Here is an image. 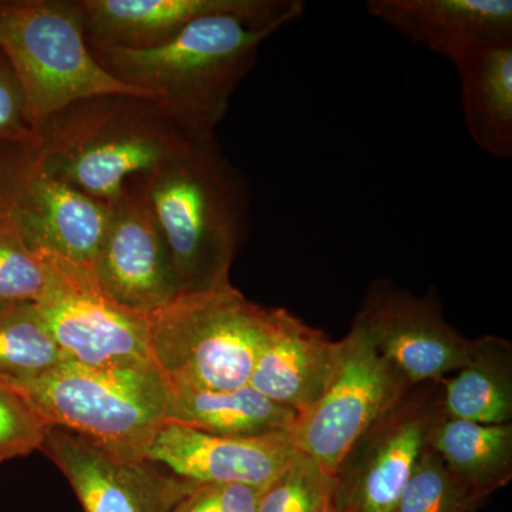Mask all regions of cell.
<instances>
[{
    "label": "cell",
    "mask_w": 512,
    "mask_h": 512,
    "mask_svg": "<svg viewBox=\"0 0 512 512\" xmlns=\"http://www.w3.org/2000/svg\"><path fill=\"white\" fill-rule=\"evenodd\" d=\"M289 23L217 13L195 20L165 45L92 52L114 79L150 94L185 133L210 138L227 116L239 84L254 69L262 43Z\"/></svg>",
    "instance_id": "6da1fadb"
},
{
    "label": "cell",
    "mask_w": 512,
    "mask_h": 512,
    "mask_svg": "<svg viewBox=\"0 0 512 512\" xmlns=\"http://www.w3.org/2000/svg\"><path fill=\"white\" fill-rule=\"evenodd\" d=\"M195 140L153 100L104 94L60 110L25 147L46 173L113 205L128 185L180 156Z\"/></svg>",
    "instance_id": "7a4b0ae2"
},
{
    "label": "cell",
    "mask_w": 512,
    "mask_h": 512,
    "mask_svg": "<svg viewBox=\"0 0 512 512\" xmlns=\"http://www.w3.org/2000/svg\"><path fill=\"white\" fill-rule=\"evenodd\" d=\"M134 183L158 222L183 293L231 282L251 215L247 178L217 138H198L180 156Z\"/></svg>",
    "instance_id": "3957f363"
},
{
    "label": "cell",
    "mask_w": 512,
    "mask_h": 512,
    "mask_svg": "<svg viewBox=\"0 0 512 512\" xmlns=\"http://www.w3.org/2000/svg\"><path fill=\"white\" fill-rule=\"evenodd\" d=\"M3 380L50 426L121 456L144 457L168 421L171 389L157 365L90 367L67 360L35 379Z\"/></svg>",
    "instance_id": "277c9868"
},
{
    "label": "cell",
    "mask_w": 512,
    "mask_h": 512,
    "mask_svg": "<svg viewBox=\"0 0 512 512\" xmlns=\"http://www.w3.org/2000/svg\"><path fill=\"white\" fill-rule=\"evenodd\" d=\"M274 312L248 299L231 282L181 293L148 316L154 363L173 387L247 386Z\"/></svg>",
    "instance_id": "5b68a950"
},
{
    "label": "cell",
    "mask_w": 512,
    "mask_h": 512,
    "mask_svg": "<svg viewBox=\"0 0 512 512\" xmlns=\"http://www.w3.org/2000/svg\"><path fill=\"white\" fill-rule=\"evenodd\" d=\"M0 52L22 87L33 133L76 101L131 94L94 57L80 0H0Z\"/></svg>",
    "instance_id": "8992f818"
},
{
    "label": "cell",
    "mask_w": 512,
    "mask_h": 512,
    "mask_svg": "<svg viewBox=\"0 0 512 512\" xmlns=\"http://www.w3.org/2000/svg\"><path fill=\"white\" fill-rule=\"evenodd\" d=\"M444 417L440 380L410 387L340 461L332 474L333 511L394 512Z\"/></svg>",
    "instance_id": "52a82bcc"
},
{
    "label": "cell",
    "mask_w": 512,
    "mask_h": 512,
    "mask_svg": "<svg viewBox=\"0 0 512 512\" xmlns=\"http://www.w3.org/2000/svg\"><path fill=\"white\" fill-rule=\"evenodd\" d=\"M37 252L49 281L35 306L67 360L90 367L156 365L148 316L114 302L90 269L53 252Z\"/></svg>",
    "instance_id": "ba28073f"
},
{
    "label": "cell",
    "mask_w": 512,
    "mask_h": 512,
    "mask_svg": "<svg viewBox=\"0 0 512 512\" xmlns=\"http://www.w3.org/2000/svg\"><path fill=\"white\" fill-rule=\"evenodd\" d=\"M410 387L363 330L352 325L340 340L335 373L318 399L299 414L288 441L333 474L356 440Z\"/></svg>",
    "instance_id": "9c48e42d"
},
{
    "label": "cell",
    "mask_w": 512,
    "mask_h": 512,
    "mask_svg": "<svg viewBox=\"0 0 512 512\" xmlns=\"http://www.w3.org/2000/svg\"><path fill=\"white\" fill-rule=\"evenodd\" d=\"M0 151V215L35 251H49L92 271L110 205L46 173L25 146Z\"/></svg>",
    "instance_id": "30bf717a"
},
{
    "label": "cell",
    "mask_w": 512,
    "mask_h": 512,
    "mask_svg": "<svg viewBox=\"0 0 512 512\" xmlns=\"http://www.w3.org/2000/svg\"><path fill=\"white\" fill-rule=\"evenodd\" d=\"M353 325L412 386L439 382L470 355L471 340L447 322L436 298L384 279L369 289Z\"/></svg>",
    "instance_id": "8fae6325"
},
{
    "label": "cell",
    "mask_w": 512,
    "mask_h": 512,
    "mask_svg": "<svg viewBox=\"0 0 512 512\" xmlns=\"http://www.w3.org/2000/svg\"><path fill=\"white\" fill-rule=\"evenodd\" d=\"M92 272L128 311L151 316L183 293L156 217L137 183L110 205Z\"/></svg>",
    "instance_id": "7c38bea8"
},
{
    "label": "cell",
    "mask_w": 512,
    "mask_h": 512,
    "mask_svg": "<svg viewBox=\"0 0 512 512\" xmlns=\"http://www.w3.org/2000/svg\"><path fill=\"white\" fill-rule=\"evenodd\" d=\"M84 512H173L198 484L144 457H128L50 426L42 447Z\"/></svg>",
    "instance_id": "4fadbf2b"
},
{
    "label": "cell",
    "mask_w": 512,
    "mask_h": 512,
    "mask_svg": "<svg viewBox=\"0 0 512 512\" xmlns=\"http://www.w3.org/2000/svg\"><path fill=\"white\" fill-rule=\"evenodd\" d=\"M90 49H151L165 45L204 16L241 13L295 22L301 0H80Z\"/></svg>",
    "instance_id": "5bb4252c"
},
{
    "label": "cell",
    "mask_w": 512,
    "mask_h": 512,
    "mask_svg": "<svg viewBox=\"0 0 512 512\" xmlns=\"http://www.w3.org/2000/svg\"><path fill=\"white\" fill-rule=\"evenodd\" d=\"M298 451L286 439L214 436L167 421L144 458L195 484L265 488Z\"/></svg>",
    "instance_id": "9a60e30c"
},
{
    "label": "cell",
    "mask_w": 512,
    "mask_h": 512,
    "mask_svg": "<svg viewBox=\"0 0 512 512\" xmlns=\"http://www.w3.org/2000/svg\"><path fill=\"white\" fill-rule=\"evenodd\" d=\"M366 9L453 64L478 47L512 43L511 0H370Z\"/></svg>",
    "instance_id": "2e32d148"
},
{
    "label": "cell",
    "mask_w": 512,
    "mask_h": 512,
    "mask_svg": "<svg viewBox=\"0 0 512 512\" xmlns=\"http://www.w3.org/2000/svg\"><path fill=\"white\" fill-rule=\"evenodd\" d=\"M339 356L340 340L333 342L293 313L275 308L249 386L301 414L325 390Z\"/></svg>",
    "instance_id": "e0dca14e"
},
{
    "label": "cell",
    "mask_w": 512,
    "mask_h": 512,
    "mask_svg": "<svg viewBox=\"0 0 512 512\" xmlns=\"http://www.w3.org/2000/svg\"><path fill=\"white\" fill-rule=\"evenodd\" d=\"M170 389L168 421L214 436L288 440L299 416L249 384L232 390Z\"/></svg>",
    "instance_id": "ac0fdd59"
},
{
    "label": "cell",
    "mask_w": 512,
    "mask_h": 512,
    "mask_svg": "<svg viewBox=\"0 0 512 512\" xmlns=\"http://www.w3.org/2000/svg\"><path fill=\"white\" fill-rule=\"evenodd\" d=\"M464 120L481 150L512 157V43L478 47L454 63Z\"/></svg>",
    "instance_id": "d6986e66"
},
{
    "label": "cell",
    "mask_w": 512,
    "mask_h": 512,
    "mask_svg": "<svg viewBox=\"0 0 512 512\" xmlns=\"http://www.w3.org/2000/svg\"><path fill=\"white\" fill-rule=\"evenodd\" d=\"M450 419L508 424L512 419V348L497 336L471 340L466 365L440 380Z\"/></svg>",
    "instance_id": "ffe728a7"
},
{
    "label": "cell",
    "mask_w": 512,
    "mask_h": 512,
    "mask_svg": "<svg viewBox=\"0 0 512 512\" xmlns=\"http://www.w3.org/2000/svg\"><path fill=\"white\" fill-rule=\"evenodd\" d=\"M429 447L447 470L480 498L510 483L512 426L443 420L434 427Z\"/></svg>",
    "instance_id": "44dd1931"
},
{
    "label": "cell",
    "mask_w": 512,
    "mask_h": 512,
    "mask_svg": "<svg viewBox=\"0 0 512 512\" xmlns=\"http://www.w3.org/2000/svg\"><path fill=\"white\" fill-rule=\"evenodd\" d=\"M67 362L35 303L0 308V377L35 379Z\"/></svg>",
    "instance_id": "7402d4cb"
},
{
    "label": "cell",
    "mask_w": 512,
    "mask_h": 512,
    "mask_svg": "<svg viewBox=\"0 0 512 512\" xmlns=\"http://www.w3.org/2000/svg\"><path fill=\"white\" fill-rule=\"evenodd\" d=\"M256 512H335L332 474L298 451L266 485Z\"/></svg>",
    "instance_id": "603a6c76"
},
{
    "label": "cell",
    "mask_w": 512,
    "mask_h": 512,
    "mask_svg": "<svg viewBox=\"0 0 512 512\" xmlns=\"http://www.w3.org/2000/svg\"><path fill=\"white\" fill-rule=\"evenodd\" d=\"M483 501L431 448L424 451L394 512H470Z\"/></svg>",
    "instance_id": "cb8c5ba5"
},
{
    "label": "cell",
    "mask_w": 512,
    "mask_h": 512,
    "mask_svg": "<svg viewBox=\"0 0 512 512\" xmlns=\"http://www.w3.org/2000/svg\"><path fill=\"white\" fill-rule=\"evenodd\" d=\"M47 268L13 222L0 215V308L36 303L46 291Z\"/></svg>",
    "instance_id": "d4e9b609"
},
{
    "label": "cell",
    "mask_w": 512,
    "mask_h": 512,
    "mask_svg": "<svg viewBox=\"0 0 512 512\" xmlns=\"http://www.w3.org/2000/svg\"><path fill=\"white\" fill-rule=\"evenodd\" d=\"M49 427L26 397L0 379V463L42 450Z\"/></svg>",
    "instance_id": "484cf974"
},
{
    "label": "cell",
    "mask_w": 512,
    "mask_h": 512,
    "mask_svg": "<svg viewBox=\"0 0 512 512\" xmlns=\"http://www.w3.org/2000/svg\"><path fill=\"white\" fill-rule=\"evenodd\" d=\"M35 141L22 87L0 52V143L30 146Z\"/></svg>",
    "instance_id": "4316f807"
},
{
    "label": "cell",
    "mask_w": 512,
    "mask_h": 512,
    "mask_svg": "<svg viewBox=\"0 0 512 512\" xmlns=\"http://www.w3.org/2000/svg\"><path fill=\"white\" fill-rule=\"evenodd\" d=\"M264 488L198 484L173 512H256Z\"/></svg>",
    "instance_id": "83f0119b"
}]
</instances>
